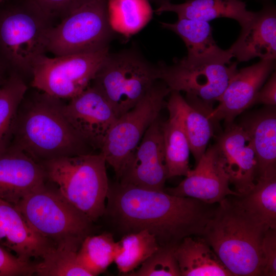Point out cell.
I'll return each instance as SVG.
<instances>
[{
	"label": "cell",
	"mask_w": 276,
	"mask_h": 276,
	"mask_svg": "<svg viewBox=\"0 0 276 276\" xmlns=\"http://www.w3.org/2000/svg\"><path fill=\"white\" fill-rule=\"evenodd\" d=\"M103 216L122 236L148 231L160 246L176 247L187 237L201 236L216 206L197 199L176 196L122 184H110Z\"/></svg>",
	"instance_id": "obj_1"
},
{
	"label": "cell",
	"mask_w": 276,
	"mask_h": 276,
	"mask_svg": "<svg viewBox=\"0 0 276 276\" xmlns=\"http://www.w3.org/2000/svg\"><path fill=\"white\" fill-rule=\"evenodd\" d=\"M24 105L19 107L10 145L39 163L89 153V146L68 121L60 99L42 92Z\"/></svg>",
	"instance_id": "obj_2"
},
{
	"label": "cell",
	"mask_w": 276,
	"mask_h": 276,
	"mask_svg": "<svg viewBox=\"0 0 276 276\" xmlns=\"http://www.w3.org/2000/svg\"><path fill=\"white\" fill-rule=\"evenodd\" d=\"M267 229L231 195L218 203L201 237L234 276H261Z\"/></svg>",
	"instance_id": "obj_3"
},
{
	"label": "cell",
	"mask_w": 276,
	"mask_h": 276,
	"mask_svg": "<svg viewBox=\"0 0 276 276\" xmlns=\"http://www.w3.org/2000/svg\"><path fill=\"white\" fill-rule=\"evenodd\" d=\"M47 179L93 222L103 216L109 183L105 157L90 153L40 163Z\"/></svg>",
	"instance_id": "obj_4"
},
{
	"label": "cell",
	"mask_w": 276,
	"mask_h": 276,
	"mask_svg": "<svg viewBox=\"0 0 276 276\" xmlns=\"http://www.w3.org/2000/svg\"><path fill=\"white\" fill-rule=\"evenodd\" d=\"M15 205L31 226L55 246H80L92 229L93 222L45 182Z\"/></svg>",
	"instance_id": "obj_5"
},
{
	"label": "cell",
	"mask_w": 276,
	"mask_h": 276,
	"mask_svg": "<svg viewBox=\"0 0 276 276\" xmlns=\"http://www.w3.org/2000/svg\"><path fill=\"white\" fill-rule=\"evenodd\" d=\"M108 0H76L51 26L46 36L47 52L55 56L89 52L108 48L113 38Z\"/></svg>",
	"instance_id": "obj_6"
},
{
	"label": "cell",
	"mask_w": 276,
	"mask_h": 276,
	"mask_svg": "<svg viewBox=\"0 0 276 276\" xmlns=\"http://www.w3.org/2000/svg\"><path fill=\"white\" fill-rule=\"evenodd\" d=\"M158 80L157 64L132 48L109 52L90 84L105 97L118 118L133 108Z\"/></svg>",
	"instance_id": "obj_7"
},
{
	"label": "cell",
	"mask_w": 276,
	"mask_h": 276,
	"mask_svg": "<svg viewBox=\"0 0 276 276\" xmlns=\"http://www.w3.org/2000/svg\"><path fill=\"white\" fill-rule=\"evenodd\" d=\"M51 20L28 0H16L0 12V50L16 70L31 73L45 55Z\"/></svg>",
	"instance_id": "obj_8"
},
{
	"label": "cell",
	"mask_w": 276,
	"mask_h": 276,
	"mask_svg": "<svg viewBox=\"0 0 276 276\" xmlns=\"http://www.w3.org/2000/svg\"><path fill=\"white\" fill-rule=\"evenodd\" d=\"M170 89L157 80L131 109L119 117L110 128L101 153L113 168L118 179L145 132L157 118Z\"/></svg>",
	"instance_id": "obj_9"
},
{
	"label": "cell",
	"mask_w": 276,
	"mask_h": 276,
	"mask_svg": "<svg viewBox=\"0 0 276 276\" xmlns=\"http://www.w3.org/2000/svg\"><path fill=\"white\" fill-rule=\"evenodd\" d=\"M109 52L108 47L54 57L44 55L33 67L32 86L54 98L70 100L91 84Z\"/></svg>",
	"instance_id": "obj_10"
},
{
	"label": "cell",
	"mask_w": 276,
	"mask_h": 276,
	"mask_svg": "<svg viewBox=\"0 0 276 276\" xmlns=\"http://www.w3.org/2000/svg\"><path fill=\"white\" fill-rule=\"evenodd\" d=\"M157 65L158 79L171 91H184L210 105L219 101L238 71L237 62L191 60L185 57L171 65Z\"/></svg>",
	"instance_id": "obj_11"
},
{
	"label": "cell",
	"mask_w": 276,
	"mask_h": 276,
	"mask_svg": "<svg viewBox=\"0 0 276 276\" xmlns=\"http://www.w3.org/2000/svg\"><path fill=\"white\" fill-rule=\"evenodd\" d=\"M63 112L79 136L91 147L101 150L110 128L118 119L109 102L90 84L64 104Z\"/></svg>",
	"instance_id": "obj_12"
},
{
	"label": "cell",
	"mask_w": 276,
	"mask_h": 276,
	"mask_svg": "<svg viewBox=\"0 0 276 276\" xmlns=\"http://www.w3.org/2000/svg\"><path fill=\"white\" fill-rule=\"evenodd\" d=\"M159 119L149 127L118 179L122 184L163 191L168 179Z\"/></svg>",
	"instance_id": "obj_13"
},
{
	"label": "cell",
	"mask_w": 276,
	"mask_h": 276,
	"mask_svg": "<svg viewBox=\"0 0 276 276\" xmlns=\"http://www.w3.org/2000/svg\"><path fill=\"white\" fill-rule=\"evenodd\" d=\"M228 177L223 167L215 144L206 148L186 178L175 187L164 191L176 196L190 197L208 204L218 203L229 196H239L231 189Z\"/></svg>",
	"instance_id": "obj_14"
},
{
	"label": "cell",
	"mask_w": 276,
	"mask_h": 276,
	"mask_svg": "<svg viewBox=\"0 0 276 276\" xmlns=\"http://www.w3.org/2000/svg\"><path fill=\"white\" fill-rule=\"evenodd\" d=\"M215 144L230 185L240 195L247 194L258 177L257 158L248 135L240 124L233 123Z\"/></svg>",
	"instance_id": "obj_15"
},
{
	"label": "cell",
	"mask_w": 276,
	"mask_h": 276,
	"mask_svg": "<svg viewBox=\"0 0 276 276\" xmlns=\"http://www.w3.org/2000/svg\"><path fill=\"white\" fill-rule=\"evenodd\" d=\"M275 59H261L252 65L238 70L227 85L219 104L209 115L213 122L223 120L226 127L252 106L254 100L275 67Z\"/></svg>",
	"instance_id": "obj_16"
},
{
	"label": "cell",
	"mask_w": 276,
	"mask_h": 276,
	"mask_svg": "<svg viewBox=\"0 0 276 276\" xmlns=\"http://www.w3.org/2000/svg\"><path fill=\"white\" fill-rule=\"evenodd\" d=\"M0 245L26 261L41 260L55 246L31 226L15 205L1 198Z\"/></svg>",
	"instance_id": "obj_17"
},
{
	"label": "cell",
	"mask_w": 276,
	"mask_h": 276,
	"mask_svg": "<svg viewBox=\"0 0 276 276\" xmlns=\"http://www.w3.org/2000/svg\"><path fill=\"white\" fill-rule=\"evenodd\" d=\"M47 179L41 164L9 145L0 152V198L14 204Z\"/></svg>",
	"instance_id": "obj_18"
},
{
	"label": "cell",
	"mask_w": 276,
	"mask_h": 276,
	"mask_svg": "<svg viewBox=\"0 0 276 276\" xmlns=\"http://www.w3.org/2000/svg\"><path fill=\"white\" fill-rule=\"evenodd\" d=\"M262 9L241 28L239 36L228 51L239 62L259 57L276 58V9L272 0H260Z\"/></svg>",
	"instance_id": "obj_19"
},
{
	"label": "cell",
	"mask_w": 276,
	"mask_h": 276,
	"mask_svg": "<svg viewBox=\"0 0 276 276\" xmlns=\"http://www.w3.org/2000/svg\"><path fill=\"white\" fill-rule=\"evenodd\" d=\"M187 97L184 99L180 92L171 91L167 106L178 119L197 163L213 135V122L209 117L213 108L197 97Z\"/></svg>",
	"instance_id": "obj_20"
},
{
	"label": "cell",
	"mask_w": 276,
	"mask_h": 276,
	"mask_svg": "<svg viewBox=\"0 0 276 276\" xmlns=\"http://www.w3.org/2000/svg\"><path fill=\"white\" fill-rule=\"evenodd\" d=\"M171 12L178 18L204 21L225 17L238 21L241 28L254 18L256 12L249 11L241 0H187L180 4L171 2L159 5L155 10L157 14Z\"/></svg>",
	"instance_id": "obj_21"
},
{
	"label": "cell",
	"mask_w": 276,
	"mask_h": 276,
	"mask_svg": "<svg viewBox=\"0 0 276 276\" xmlns=\"http://www.w3.org/2000/svg\"><path fill=\"white\" fill-rule=\"evenodd\" d=\"M239 124L253 145L258 160V177L276 174L275 106H267L251 114Z\"/></svg>",
	"instance_id": "obj_22"
},
{
	"label": "cell",
	"mask_w": 276,
	"mask_h": 276,
	"mask_svg": "<svg viewBox=\"0 0 276 276\" xmlns=\"http://www.w3.org/2000/svg\"><path fill=\"white\" fill-rule=\"evenodd\" d=\"M162 27L178 35L187 49L189 60L216 61L230 63L233 57L228 50L221 49L214 40L208 21L178 18L173 23L160 22Z\"/></svg>",
	"instance_id": "obj_23"
},
{
	"label": "cell",
	"mask_w": 276,
	"mask_h": 276,
	"mask_svg": "<svg viewBox=\"0 0 276 276\" xmlns=\"http://www.w3.org/2000/svg\"><path fill=\"white\" fill-rule=\"evenodd\" d=\"M174 254L181 276L233 275L201 236L185 238Z\"/></svg>",
	"instance_id": "obj_24"
},
{
	"label": "cell",
	"mask_w": 276,
	"mask_h": 276,
	"mask_svg": "<svg viewBox=\"0 0 276 276\" xmlns=\"http://www.w3.org/2000/svg\"><path fill=\"white\" fill-rule=\"evenodd\" d=\"M169 113V119L162 124L168 178L186 176L190 170L189 143L176 116L172 112Z\"/></svg>",
	"instance_id": "obj_25"
},
{
	"label": "cell",
	"mask_w": 276,
	"mask_h": 276,
	"mask_svg": "<svg viewBox=\"0 0 276 276\" xmlns=\"http://www.w3.org/2000/svg\"><path fill=\"white\" fill-rule=\"evenodd\" d=\"M236 197L267 228L276 229V174L258 177L249 192Z\"/></svg>",
	"instance_id": "obj_26"
},
{
	"label": "cell",
	"mask_w": 276,
	"mask_h": 276,
	"mask_svg": "<svg viewBox=\"0 0 276 276\" xmlns=\"http://www.w3.org/2000/svg\"><path fill=\"white\" fill-rule=\"evenodd\" d=\"M117 243L114 262L124 275L135 270L159 246L155 237L146 230L124 235Z\"/></svg>",
	"instance_id": "obj_27"
},
{
	"label": "cell",
	"mask_w": 276,
	"mask_h": 276,
	"mask_svg": "<svg viewBox=\"0 0 276 276\" xmlns=\"http://www.w3.org/2000/svg\"><path fill=\"white\" fill-rule=\"evenodd\" d=\"M27 89L25 81L16 74L0 85V152L10 144L17 111Z\"/></svg>",
	"instance_id": "obj_28"
},
{
	"label": "cell",
	"mask_w": 276,
	"mask_h": 276,
	"mask_svg": "<svg viewBox=\"0 0 276 276\" xmlns=\"http://www.w3.org/2000/svg\"><path fill=\"white\" fill-rule=\"evenodd\" d=\"M149 0H108L110 21L114 31L126 35L140 31L150 20L152 10Z\"/></svg>",
	"instance_id": "obj_29"
},
{
	"label": "cell",
	"mask_w": 276,
	"mask_h": 276,
	"mask_svg": "<svg viewBox=\"0 0 276 276\" xmlns=\"http://www.w3.org/2000/svg\"><path fill=\"white\" fill-rule=\"evenodd\" d=\"M117 245L111 233L89 235L84 239L78 249V259L91 276L99 275L114 262Z\"/></svg>",
	"instance_id": "obj_30"
},
{
	"label": "cell",
	"mask_w": 276,
	"mask_h": 276,
	"mask_svg": "<svg viewBox=\"0 0 276 276\" xmlns=\"http://www.w3.org/2000/svg\"><path fill=\"white\" fill-rule=\"evenodd\" d=\"M80 246H55L34 265V273L39 276H91L78 257Z\"/></svg>",
	"instance_id": "obj_31"
},
{
	"label": "cell",
	"mask_w": 276,
	"mask_h": 276,
	"mask_svg": "<svg viewBox=\"0 0 276 276\" xmlns=\"http://www.w3.org/2000/svg\"><path fill=\"white\" fill-rule=\"evenodd\" d=\"M175 248L159 246L137 270H134L126 275L181 276L174 254Z\"/></svg>",
	"instance_id": "obj_32"
},
{
	"label": "cell",
	"mask_w": 276,
	"mask_h": 276,
	"mask_svg": "<svg viewBox=\"0 0 276 276\" xmlns=\"http://www.w3.org/2000/svg\"><path fill=\"white\" fill-rule=\"evenodd\" d=\"M35 264L20 259L0 245V276H26L34 273Z\"/></svg>",
	"instance_id": "obj_33"
},
{
	"label": "cell",
	"mask_w": 276,
	"mask_h": 276,
	"mask_svg": "<svg viewBox=\"0 0 276 276\" xmlns=\"http://www.w3.org/2000/svg\"><path fill=\"white\" fill-rule=\"evenodd\" d=\"M261 276L276 275V229L268 228L264 233L261 245Z\"/></svg>",
	"instance_id": "obj_34"
},
{
	"label": "cell",
	"mask_w": 276,
	"mask_h": 276,
	"mask_svg": "<svg viewBox=\"0 0 276 276\" xmlns=\"http://www.w3.org/2000/svg\"><path fill=\"white\" fill-rule=\"evenodd\" d=\"M47 17L61 15L76 0H28Z\"/></svg>",
	"instance_id": "obj_35"
},
{
	"label": "cell",
	"mask_w": 276,
	"mask_h": 276,
	"mask_svg": "<svg viewBox=\"0 0 276 276\" xmlns=\"http://www.w3.org/2000/svg\"><path fill=\"white\" fill-rule=\"evenodd\" d=\"M263 104L267 106L276 105V74L272 73L267 82L263 85L257 93L253 105Z\"/></svg>",
	"instance_id": "obj_36"
},
{
	"label": "cell",
	"mask_w": 276,
	"mask_h": 276,
	"mask_svg": "<svg viewBox=\"0 0 276 276\" xmlns=\"http://www.w3.org/2000/svg\"><path fill=\"white\" fill-rule=\"evenodd\" d=\"M149 1L154 2L156 4H158L159 6L162 3H164L165 2H171V0H149Z\"/></svg>",
	"instance_id": "obj_37"
},
{
	"label": "cell",
	"mask_w": 276,
	"mask_h": 276,
	"mask_svg": "<svg viewBox=\"0 0 276 276\" xmlns=\"http://www.w3.org/2000/svg\"><path fill=\"white\" fill-rule=\"evenodd\" d=\"M1 80H2V79H1V72H0V85H1V84L2 83V82H3Z\"/></svg>",
	"instance_id": "obj_38"
},
{
	"label": "cell",
	"mask_w": 276,
	"mask_h": 276,
	"mask_svg": "<svg viewBox=\"0 0 276 276\" xmlns=\"http://www.w3.org/2000/svg\"><path fill=\"white\" fill-rule=\"evenodd\" d=\"M6 1H7V0H0V3L4 2H5Z\"/></svg>",
	"instance_id": "obj_39"
}]
</instances>
